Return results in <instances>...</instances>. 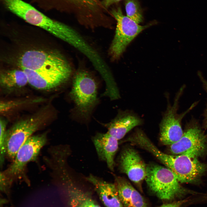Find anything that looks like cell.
I'll return each mask as SVG.
<instances>
[{
  "mask_svg": "<svg viewBox=\"0 0 207 207\" xmlns=\"http://www.w3.org/2000/svg\"><path fill=\"white\" fill-rule=\"evenodd\" d=\"M204 125L205 128L207 129V108L206 109L205 115V118L204 121Z\"/></svg>",
  "mask_w": 207,
  "mask_h": 207,
  "instance_id": "25",
  "label": "cell"
},
{
  "mask_svg": "<svg viewBox=\"0 0 207 207\" xmlns=\"http://www.w3.org/2000/svg\"><path fill=\"white\" fill-rule=\"evenodd\" d=\"M122 0H102L101 1L102 5L106 10L113 4L121 1Z\"/></svg>",
  "mask_w": 207,
  "mask_h": 207,
  "instance_id": "22",
  "label": "cell"
},
{
  "mask_svg": "<svg viewBox=\"0 0 207 207\" xmlns=\"http://www.w3.org/2000/svg\"><path fill=\"white\" fill-rule=\"evenodd\" d=\"M27 83V76L22 69L6 70L2 72L0 75L1 86L7 89L20 88L24 86Z\"/></svg>",
  "mask_w": 207,
  "mask_h": 207,
  "instance_id": "19",
  "label": "cell"
},
{
  "mask_svg": "<svg viewBox=\"0 0 207 207\" xmlns=\"http://www.w3.org/2000/svg\"><path fill=\"white\" fill-rule=\"evenodd\" d=\"M142 122L138 115L131 111H120L110 122L102 124L107 129V133L119 140Z\"/></svg>",
  "mask_w": 207,
  "mask_h": 207,
  "instance_id": "15",
  "label": "cell"
},
{
  "mask_svg": "<svg viewBox=\"0 0 207 207\" xmlns=\"http://www.w3.org/2000/svg\"><path fill=\"white\" fill-rule=\"evenodd\" d=\"M0 125V163L1 167L4 164L5 156L6 154L5 139L6 122L5 120L1 119Z\"/></svg>",
  "mask_w": 207,
  "mask_h": 207,
  "instance_id": "21",
  "label": "cell"
},
{
  "mask_svg": "<svg viewBox=\"0 0 207 207\" xmlns=\"http://www.w3.org/2000/svg\"><path fill=\"white\" fill-rule=\"evenodd\" d=\"M207 148L206 136L195 124L186 130L178 141L170 145L169 150L174 155L186 154L198 157L205 154Z\"/></svg>",
  "mask_w": 207,
  "mask_h": 207,
  "instance_id": "10",
  "label": "cell"
},
{
  "mask_svg": "<svg viewBox=\"0 0 207 207\" xmlns=\"http://www.w3.org/2000/svg\"><path fill=\"white\" fill-rule=\"evenodd\" d=\"M145 149L170 169L180 183H198L207 170V164L201 162L194 156L167 154L160 151L151 141L146 143Z\"/></svg>",
  "mask_w": 207,
  "mask_h": 207,
  "instance_id": "1",
  "label": "cell"
},
{
  "mask_svg": "<svg viewBox=\"0 0 207 207\" xmlns=\"http://www.w3.org/2000/svg\"><path fill=\"white\" fill-rule=\"evenodd\" d=\"M198 74L207 92V81L203 77L200 72H198Z\"/></svg>",
  "mask_w": 207,
  "mask_h": 207,
  "instance_id": "24",
  "label": "cell"
},
{
  "mask_svg": "<svg viewBox=\"0 0 207 207\" xmlns=\"http://www.w3.org/2000/svg\"><path fill=\"white\" fill-rule=\"evenodd\" d=\"M22 70L27 76L28 83L37 89L43 90L62 85L69 80L72 74V68L40 71Z\"/></svg>",
  "mask_w": 207,
  "mask_h": 207,
  "instance_id": "12",
  "label": "cell"
},
{
  "mask_svg": "<svg viewBox=\"0 0 207 207\" xmlns=\"http://www.w3.org/2000/svg\"><path fill=\"white\" fill-rule=\"evenodd\" d=\"M86 179L93 185L106 207H124L119 197L115 184L106 182L92 174Z\"/></svg>",
  "mask_w": 207,
  "mask_h": 207,
  "instance_id": "17",
  "label": "cell"
},
{
  "mask_svg": "<svg viewBox=\"0 0 207 207\" xmlns=\"http://www.w3.org/2000/svg\"><path fill=\"white\" fill-rule=\"evenodd\" d=\"M145 179L150 190L162 200H171L193 193L180 185L170 169L156 164L146 166Z\"/></svg>",
  "mask_w": 207,
  "mask_h": 207,
  "instance_id": "5",
  "label": "cell"
},
{
  "mask_svg": "<svg viewBox=\"0 0 207 207\" xmlns=\"http://www.w3.org/2000/svg\"><path fill=\"white\" fill-rule=\"evenodd\" d=\"M47 141L46 133L30 136L19 149L11 165L0 174L10 184L14 181L23 177L26 164L36 159Z\"/></svg>",
  "mask_w": 207,
  "mask_h": 207,
  "instance_id": "7",
  "label": "cell"
},
{
  "mask_svg": "<svg viewBox=\"0 0 207 207\" xmlns=\"http://www.w3.org/2000/svg\"><path fill=\"white\" fill-rule=\"evenodd\" d=\"M184 88L181 87L178 92L173 105H168L160 123L159 139L164 145H170L181 138L183 133L181 125L182 120L196 104H193L183 113L177 114L179 100Z\"/></svg>",
  "mask_w": 207,
  "mask_h": 207,
  "instance_id": "9",
  "label": "cell"
},
{
  "mask_svg": "<svg viewBox=\"0 0 207 207\" xmlns=\"http://www.w3.org/2000/svg\"><path fill=\"white\" fill-rule=\"evenodd\" d=\"M41 119L34 117L22 120L6 131V154L12 161L19 149L41 124Z\"/></svg>",
  "mask_w": 207,
  "mask_h": 207,
  "instance_id": "11",
  "label": "cell"
},
{
  "mask_svg": "<svg viewBox=\"0 0 207 207\" xmlns=\"http://www.w3.org/2000/svg\"><path fill=\"white\" fill-rule=\"evenodd\" d=\"M185 200L178 201L170 203L165 204L160 207H181V205L185 202Z\"/></svg>",
  "mask_w": 207,
  "mask_h": 207,
  "instance_id": "23",
  "label": "cell"
},
{
  "mask_svg": "<svg viewBox=\"0 0 207 207\" xmlns=\"http://www.w3.org/2000/svg\"><path fill=\"white\" fill-rule=\"evenodd\" d=\"M22 69L33 71L61 70L71 68L69 62L60 53L55 51L38 50L27 51L18 60Z\"/></svg>",
  "mask_w": 207,
  "mask_h": 207,
  "instance_id": "8",
  "label": "cell"
},
{
  "mask_svg": "<svg viewBox=\"0 0 207 207\" xmlns=\"http://www.w3.org/2000/svg\"><path fill=\"white\" fill-rule=\"evenodd\" d=\"M119 163L120 170L141 189V185L146 176V166L138 153L131 147L124 149L120 155Z\"/></svg>",
  "mask_w": 207,
  "mask_h": 207,
  "instance_id": "14",
  "label": "cell"
},
{
  "mask_svg": "<svg viewBox=\"0 0 207 207\" xmlns=\"http://www.w3.org/2000/svg\"><path fill=\"white\" fill-rule=\"evenodd\" d=\"M110 12L117 24L115 34L108 51L110 60L114 61L119 58L127 46L137 35L154 23L140 25L124 16L119 7L113 9Z\"/></svg>",
  "mask_w": 207,
  "mask_h": 207,
  "instance_id": "6",
  "label": "cell"
},
{
  "mask_svg": "<svg viewBox=\"0 0 207 207\" xmlns=\"http://www.w3.org/2000/svg\"><path fill=\"white\" fill-rule=\"evenodd\" d=\"M9 9L27 22L43 28L67 43L72 38L74 32L72 28L51 19L23 0H12Z\"/></svg>",
  "mask_w": 207,
  "mask_h": 207,
  "instance_id": "4",
  "label": "cell"
},
{
  "mask_svg": "<svg viewBox=\"0 0 207 207\" xmlns=\"http://www.w3.org/2000/svg\"><path fill=\"white\" fill-rule=\"evenodd\" d=\"M47 11L57 10L74 14L78 22L86 27L96 26L107 16L99 0H39Z\"/></svg>",
  "mask_w": 207,
  "mask_h": 207,
  "instance_id": "3",
  "label": "cell"
},
{
  "mask_svg": "<svg viewBox=\"0 0 207 207\" xmlns=\"http://www.w3.org/2000/svg\"><path fill=\"white\" fill-rule=\"evenodd\" d=\"M98 156L108 168L114 171V158L118 148V140L108 133H97L92 138Z\"/></svg>",
  "mask_w": 207,
  "mask_h": 207,
  "instance_id": "16",
  "label": "cell"
},
{
  "mask_svg": "<svg viewBox=\"0 0 207 207\" xmlns=\"http://www.w3.org/2000/svg\"><path fill=\"white\" fill-rule=\"evenodd\" d=\"M125 6L127 17L138 24L142 22V12L137 0H125Z\"/></svg>",
  "mask_w": 207,
  "mask_h": 207,
  "instance_id": "20",
  "label": "cell"
},
{
  "mask_svg": "<svg viewBox=\"0 0 207 207\" xmlns=\"http://www.w3.org/2000/svg\"><path fill=\"white\" fill-rule=\"evenodd\" d=\"M118 194L124 207H148L145 198L124 178L115 176Z\"/></svg>",
  "mask_w": 207,
  "mask_h": 207,
  "instance_id": "18",
  "label": "cell"
},
{
  "mask_svg": "<svg viewBox=\"0 0 207 207\" xmlns=\"http://www.w3.org/2000/svg\"><path fill=\"white\" fill-rule=\"evenodd\" d=\"M54 179L63 185L70 207H101L89 194L77 186L71 180L66 167L57 170Z\"/></svg>",
  "mask_w": 207,
  "mask_h": 207,
  "instance_id": "13",
  "label": "cell"
},
{
  "mask_svg": "<svg viewBox=\"0 0 207 207\" xmlns=\"http://www.w3.org/2000/svg\"><path fill=\"white\" fill-rule=\"evenodd\" d=\"M97 89L96 81L87 70L80 68L75 73L69 95L74 103V112L80 119L88 120L98 103Z\"/></svg>",
  "mask_w": 207,
  "mask_h": 207,
  "instance_id": "2",
  "label": "cell"
}]
</instances>
